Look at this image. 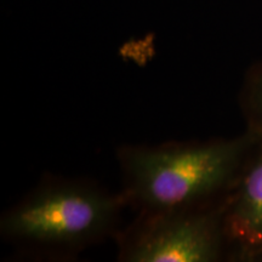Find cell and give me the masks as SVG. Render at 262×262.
<instances>
[{"label":"cell","mask_w":262,"mask_h":262,"mask_svg":"<svg viewBox=\"0 0 262 262\" xmlns=\"http://www.w3.org/2000/svg\"><path fill=\"white\" fill-rule=\"evenodd\" d=\"M242 104L248 131L262 139V66L251 72L245 83Z\"/></svg>","instance_id":"5"},{"label":"cell","mask_w":262,"mask_h":262,"mask_svg":"<svg viewBox=\"0 0 262 262\" xmlns=\"http://www.w3.org/2000/svg\"><path fill=\"white\" fill-rule=\"evenodd\" d=\"M225 196V195H224ZM175 210L139 212L114 238L118 261L214 262L226 256L222 199Z\"/></svg>","instance_id":"3"},{"label":"cell","mask_w":262,"mask_h":262,"mask_svg":"<svg viewBox=\"0 0 262 262\" xmlns=\"http://www.w3.org/2000/svg\"><path fill=\"white\" fill-rule=\"evenodd\" d=\"M222 227L226 256L234 261H262V139L222 199Z\"/></svg>","instance_id":"4"},{"label":"cell","mask_w":262,"mask_h":262,"mask_svg":"<svg viewBox=\"0 0 262 262\" xmlns=\"http://www.w3.org/2000/svg\"><path fill=\"white\" fill-rule=\"evenodd\" d=\"M258 140L247 130L229 140L123 146L117 152L122 193L137 212L212 204L232 187Z\"/></svg>","instance_id":"1"},{"label":"cell","mask_w":262,"mask_h":262,"mask_svg":"<svg viewBox=\"0 0 262 262\" xmlns=\"http://www.w3.org/2000/svg\"><path fill=\"white\" fill-rule=\"evenodd\" d=\"M126 206L122 192L112 193L89 180L52 176L4 211L0 234L24 253L72 257L114 237Z\"/></svg>","instance_id":"2"}]
</instances>
